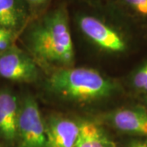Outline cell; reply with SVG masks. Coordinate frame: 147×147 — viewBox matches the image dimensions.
Returning <instances> with one entry per match:
<instances>
[{
  "label": "cell",
  "mask_w": 147,
  "mask_h": 147,
  "mask_svg": "<svg viewBox=\"0 0 147 147\" xmlns=\"http://www.w3.org/2000/svg\"><path fill=\"white\" fill-rule=\"evenodd\" d=\"M23 41L36 63L54 69L73 66L74 50L67 12L63 7L30 24L25 30Z\"/></svg>",
  "instance_id": "6da1fadb"
},
{
  "label": "cell",
  "mask_w": 147,
  "mask_h": 147,
  "mask_svg": "<svg viewBox=\"0 0 147 147\" xmlns=\"http://www.w3.org/2000/svg\"><path fill=\"white\" fill-rule=\"evenodd\" d=\"M46 88L61 100L91 103L109 98L117 86L94 69L71 66L54 69L46 81Z\"/></svg>",
  "instance_id": "7a4b0ae2"
},
{
  "label": "cell",
  "mask_w": 147,
  "mask_h": 147,
  "mask_svg": "<svg viewBox=\"0 0 147 147\" xmlns=\"http://www.w3.org/2000/svg\"><path fill=\"white\" fill-rule=\"evenodd\" d=\"M16 146L47 147L44 119L35 98L30 94L20 97Z\"/></svg>",
  "instance_id": "3957f363"
},
{
  "label": "cell",
  "mask_w": 147,
  "mask_h": 147,
  "mask_svg": "<svg viewBox=\"0 0 147 147\" xmlns=\"http://www.w3.org/2000/svg\"><path fill=\"white\" fill-rule=\"evenodd\" d=\"M78 25L84 36L101 51L121 53L127 49L126 42L120 34L97 17L80 16Z\"/></svg>",
  "instance_id": "277c9868"
},
{
  "label": "cell",
  "mask_w": 147,
  "mask_h": 147,
  "mask_svg": "<svg viewBox=\"0 0 147 147\" xmlns=\"http://www.w3.org/2000/svg\"><path fill=\"white\" fill-rule=\"evenodd\" d=\"M39 71L34 60L12 45L0 54V77L15 83L31 84L38 79Z\"/></svg>",
  "instance_id": "5b68a950"
},
{
  "label": "cell",
  "mask_w": 147,
  "mask_h": 147,
  "mask_svg": "<svg viewBox=\"0 0 147 147\" xmlns=\"http://www.w3.org/2000/svg\"><path fill=\"white\" fill-rule=\"evenodd\" d=\"M20 97L10 88L0 89V141L15 146Z\"/></svg>",
  "instance_id": "8992f818"
},
{
  "label": "cell",
  "mask_w": 147,
  "mask_h": 147,
  "mask_svg": "<svg viewBox=\"0 0 147 147\" xmlns=\"http://www.w3.org/2000/svg\"><path fill=\"white\" fill-rule=\"evenodd\" d=\"M117 131L138 137H147V111L143 107L122 108L105 116Z\"/></svg>",
  "instance_id": "52a82bcc"
},
{
  "label": "cell",
  "mask_w": 147,
  "mask_h": 147,
  "mask_svg": "<svg viewBox=\"0 0 147 147\" xmlns=\"http://www.w3.org/2000/svg\"><path fill=\"white\" fill-rule=\"evenodd\" d=\"M47 147H74L80 130V122L68 117L52 115L44 120Z\"/></svg>",
  "instance_id": "ba28073f"
},
{
  "label": "cell",
  "mask_w": 147,
  "mask_h": 147,
  "mask_svg": "<svg viewBox=\"0 0 147 147\" xmlns=\"http://www.w3.org/2000/svg\"><path fill=\"white\" fill-rule=\"evenodd\" d=\"M26 0H0V26L17 33L28 18Z\"/></svg>",
  "instance_id": "9c48e42d"
},
{
  "label": "cell",
  "mask_w": 147,
  "mask_h": 147,
  "mask_svg": "<svg viewBox=\"0 0 147 147\" xmlns=\"http://www.w3.org/2000/svg\"><path fill=\"white\" fill-rule=\"evenodd\" d=\"M74 147H116L106 131L92 121L80 122V130Z\"/></svg>",
  "instance_id": "30bf717a"
},
{
  "label": "cell",
  "mask_w": 147,
  "mask_h": 147,
  "mask_svg": "<svg viewBox=\"0 0 147 147\" xmlns=\"http://www.w3.org/2000/svg\"><path fill=\"white\" fill-rule=\"evenodd\" d=\"M132 85L136 89L147 92V62L134 74L132 77Z\"/></svg>",
  "instance_id": "8fae6325"
},
{
  "label": "cell",
  "mask_w": 147,
  "mask_h": 147,
  "mask_svg": "<svg viewBox=\"0 0 147 147\" xmlns=\"http://www.w3.org/2000/svg\"><path fill=\"white\" fill-rule=\"evenodd\" d=\"M126 5L135 13L147 17V0H123Z\"/></svg>",
  "instance_id": "7c38bea8"
},
{
  "label": "cell",
  "mask_w": 147,
  "mask_h": 147,
  "mask_svg": "<svg viewBox=\"0 0 147 147\" xmlns=\"http://www.w3.org/2000/svg\"><path fill=\"white\" fill-rule=\"evenodd\" d=\"M126 147H147V137L132 139L127 144Z\"/></svg>",
  "instance_id": "4fadbf2b"
},
{
  "label": "cell",
  "mask_w": 147,
  "mask_h": 147,
  "mask_svg": "<svg viewBox=\"0 0 147 147\" xmlns=\"http://www.w3.org/2000/svg\"><path fill=\"white\" fill-rule=\"evenodd\" d=\"M47 1L48 0H26L28 6H34V7L42 5Z\"/></svg>",
  "instance_id": "5bb4252c"
},
{
  "label": "cell",
  "mask_w": 147,
  "mask_h": 147,
  "mask_svg": "<svg viewBox=\"0 0 147 147\" xmlns=\"http://www.w3.org/2000/svg\"><path fill=\"white\" fill-rule=\"evenodd\" d=\"M8 31H11L9 30H7L5 28H3V27L0 26V37H2L3 35H4L6 33H7Z\"/></svg>",
  "instance_id": "9a60e30c"
},
{
  "label": "cell",
  "mask_w": 147,
  "mask_h": 147,
  "mask_svg": "<svg viewBox=\"0 0 147 147\" xmlns=\"http://www.w3.org/2000/svg\"><path fill=\"white\" fill-rule=\"evenodd\" d=\"M0 147H2V146H1V144H0Z\"/></svg>",
  "instance_id": "2e32d148"
}]
</instances>
